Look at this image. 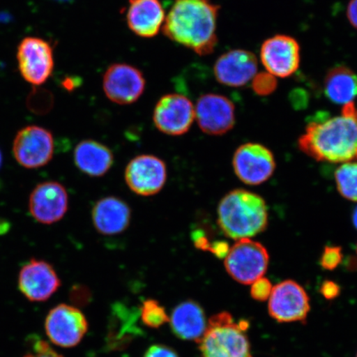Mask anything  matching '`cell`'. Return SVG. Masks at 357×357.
Instances as JSON below:
<instances>
[{"label": "cell", "instance_id": "6da1fadb", "mask_svg": "<svg viewBox=\"0 0 357 357\" xmlns=\"http://www.w3.org/2000/svg\"><path fill=\"white\" fill-rule=\"evenodd\" d=\"M298 149L318 162H357V108L354 102L343 105L335 117L317 115L298 138Z\"/></svg>", "mask_w": 357, "mask_h": 357}, {"label": "cell", "instance_id": "7a4b0ae2", "mask_svg": "<svg viewBox=\"0 0 357 357\" xmlns=\"http://www.w3.org/2000/svg\"><path fill=\"white\" fill-rule=\"evenodd\" d=\"M220 6L211 0H176L162 26L167 38L208 56L218 44L217 20Z\"/></svg>", "mask_w": 357, "mask_h": 357}, {"label": "cell", "instance_id": "3957f363", "mask_svg": "<svg viewBox=\"0 0 357 357\" xmlns=\"http://www.w3.org/2000/svg\"><path fill=\"white\" fill-rule=\"evenodd\" d=\"M218 223L223 234L236 241L260 234L268 226L265 200L248 190L231 191L218 204Z\"/></svg>", "mask_w": 357, "mask_h": 357}, {"label": "cell", "instance_id": "277c9868", "mask_svg": "<svg viewBox=\"0 0 357 357\" xmlns=\"http://www.w3.org/2000/svg\"><path fill=\"white\" fill-rule=\"evenodd\" d=\"M248 328V321L236 322L227 312L211 317L199 341L201 357H253Z\"/></svg>", "mask_w": 357, "mask_h": 357}, {"label": "cell", "instance_id": "5b68a950", "mask_svg": "<svg viewBox=\"0 0 357 357\" xmlns=\"http://www.w3.org/2000/svg\"><path fill=\"white\" fill-rule=\"evenodd\" d=\"M269 254L262 244L250 238L236 241L225 257V268L231 278L243 284H252L263 278Z\"/></svg>", "mask_w": 357, "mask_h": 357}, {"label": "cell", "instance_id": "8992f818", "mask_svg": "<svg viewBox=\"0 0 357 357\" xmlns=\"http://www.w3.org/2000/svg\"><path fill=\"white\" fill-rule=\"evenodd\" d=\"M268 311L280 324H305L310 312V297L300 284L291 280L276 284L269 298Z\"/></svg>", "mask_w": 357, "mask_h": 357}, {"label": "cell", "instance_id": "52a82bcc", "mask_svg": "<svg viewBox=\"0 0 357 357\" xmlns=\"http://www.w3.org/2000/svg\"><path fill=\"white\" fill-rule=\"evenodd\" d=\"M13 154L17 162L26 169L46 166L54 154V138L47 129L25 127L17 133L13 141Z\"/></svg>", "mask_w": 357, "mask_h": 357}, {"label": "cell", "instance_id": "ba28073f", "mask_svg": "<svg viewBox=\"0 0 357 357\" xmlns=\"http://www.w3.org/2000/svg\"><path fill=\"white\" fill-rule=\"evenodd\" d=\"M17 60L22 77L33 86L46 82L54 70L53 48L42 38L22 40L17 47Z\"/></svg>", "mask_w": 357, "mask_h": 357}, {"label": "cell", "instance_id": "9c48e42d", "mask_svg": "<svg viewBox=\"0 0 357 357\" xmlns=\"http://www.w3.org/2000/svg\"><path fill=\"white\" fill-rule=\"evenodd\" d=\"M233 166L236 176L245 184L258 185L273 175L276 164L273 153L267 147L249 142L236 150Z\"/></svg>", "mask_w": 357, "mask_h": 357}, {"label": "cell", "instance_id": "30bf717a", "mask_svg": "<svg viewBox=\"0 0 357 357\" xmlns=\"http://www.w3.org/2000/svg\"><path fill=\"white\" fill-rule=\"evenodd\" d=\"M195 119L193 102L180 93H169L160 98L153 111L155 128L171 136H181L188 132Z\"/></svg>", "mask_w": 357, "mask_h": 357}, {"label": "cell", "instance_id": "8fae6325", "mask_svg": "<svg viewBox=\"0 0 357 357\" xmlns=\"http://www.w3.org/2000/svg\"><path fill=\"white\" fill-rule=\"evenodd\" d=\"M146 79L140 70L131 65H111L102 78L105 96L115 104L125 105L136 102L144 93Z\"/></svg>", "mask_w": 357, "mask_h": 357}, {"label": "cell", "instance_id": "7c38bea8", "mask_svg": "<svg viewBox=\"0 0 357 357\" xmlns=\"http://www.w3.org/2000/svg\"><path fill=\"white\" fill-rule=\"evenodd\" d=\"M263 66L275 77H291L300 68L301 46L288 35H275L263 43L260 52Z\"/></svg>", "mask_w": 357, "mask_h": 357}, {"label": "cell", "instance_id": "4fadbf2b", "mask_svg": "<svg viewBox=\"0 0 357 357\" xmlns=\"http://www.w3.org/2000/svg\"><path fill=\"white\" fill-rule=\"evenodd\" d=\"M195 111L199 127L208 135L221 136L234 127L235 106L225 96L213 93L201 96Z\"/></svg>", "mask_w": 357, "mask_h": 357}, {"label": "cell", "instance_id": "5bb4252c", "mask_svg": "<svg viewBox=\"0 0 357 357\" xmlns=\"http://www.w3.org/2000/svg\"><path fill=\"white\" fill-rule=\"evenodd\" d=\"M46 332L52 343L62 347L79 344L88 330L86 317L77 307L57 305L49 312Z\"/></svg>", "mask_w": 357, "mask_h": 357}, {"label": "cell", "instance_id": "9a60e30c", "mask_svg": "<svg viewBox=\"0 0 357 357\" xmlns=\"http://www.w3.org/2000/svg\"><path fill=\"white\" fill-rule=\"evenodd\" d=\"M167 178L166 164L155 155H137L125 169V181L129 188L142 196L159 193L166 184Z\"/></svg>", "mask_w": 357, "mask_h": 357}, {"label": "cell", "instance_id": "2e32d148", "mask_svg": "<svg viewBox=\"0 0 357 357\" xmlns=\"http://www.w3.org/2000/svg\"><path fill=\"white\" fill-rule=\"evenodd\" d=\"M68 206V194L65 187L56 181L41 183L30 195L31 215L43 225H50L62 220Z\"/></svg>", "mask_w": 357, "mask_h": 357}, {"label": "cell", "instance_id": "e0dca14e", "mask_svg": "<svg viewBox=\"0 0 357 357\" xmlns=\"http://www.w3.org/2000/svg\"><path fill=\"white\" fill-rule=\"evenodd\" d=\"M19 288L30 301H46L61 287V280L54 268L48 262L32 259L22 267Z\"/></svg>", "mask_w": 357, "mask_h": 357}, {"label": "cell", "instance_id": "ac0fdd59", "mask_svg": "<svg viewBox=\"0 0 357 357\" xmlns=\"http://www.w3.org/2000/svg\"><path fill=\"white\" fill-rule=\"evenodd\" d=\"M257 56L252 52L235 49L218 58L214 77L223 86L239 88L248 84L257 73Z\"/></svg>", "mask_w": 357, "mask_h": 357}, {"label": "cell", "instance_id": "d6986e66", "mask_svg": "<svg viewBox=\"0 0 357 357\" xmlns=\"http://www.w3.org/2000/svg\"><path fill=\"white\" fill-rule=\"evenodd\" d=\"M126 20L133 33L151 38L162 29L166 13L159 0H129Z\"/></svg>", "mask_w": 357, "mask_h": 357}, {"label": "cell", "instance_id": "ffe728a7", "mask_svg": "<svg viewBox=\"0 0 357 357\" xmlns=\"http://www.w3.org/2000/svg\"><path fill=\"white\" fill-rule=\"evenodd\" d=\"M93 226L100 234L117 235L126 230L131 222V209L121 199L106 197L93 208Z\"/></svg>", "mask_w": 357, "mask_h": 357}, {"label": "cell", "instance_id": "44dd1931", "mask_svg": "<svg viewBox=\"0 0 357 357\" xmlns=\"http://www.w3.org/2000/svg\"><path fill=\"white\" fill-rule=\"evenodd\" d=\"M169 321L173 333L178 337L198 342L203 337L208 325L204 310L193 301L177 305Z\"/></svg>", "mask_w": 357, "mask_h": 357}, {"label": "cell", "instance_id": "7402d4cb", "mask_svg": "<svg viewBox=\"0 0 357 357\" xmlns=\"http://www.w3.org/2000/svg\"><path fill=\"white\" fill-rule=\"evenodd\" d=\"M74 162L80 172L91 177L105 176L113 166L114 155L108 146L93 140H84L75 147Z\"/></svg>", "mask_w": 357, "mask_h": 357}, {"label": "cell", "instance_id": "603a6c76", "mask_svg": "<svg viewBox=\"0 0 357 357\" xmlns=\"http://www.w3.org/2000/svg\"><path fill=\"white\" fill-rule=\"evenodd\" d=\"M324 89L326 97L334 104H349L357 97V75L344 65L334 66L326 74Z\"/></svg>", "mask_w": 357, "mask_h": 357}, {"label": "cell", "instance_id": "cb8c5ba5", "mask_svg": "<svg viewBox=\"0 0 357 357\" xmlns=\"http://www.w3.org/2000/svg\"><path fill=\"white\" fill-rule=\"evenodd\" d=\"M335 180L342 197L357 202V162L343 163L335 172Z\"/></svg>", "mask_w": 357, "mask_h": 357}, {"label": "cell", "instance_id": "d4e9b609", "mask_svg": "<svg viewBox=\"0 0 357 357\" xmlns=\"http://www.w3.org/2000/svg\"><path fill=\"white\" fill-rule=\"evenodd\" d=\"M140 315L142 322L150 328H160L169 320L164 307L154 300H147L142 303Z\"/></svg>", "mask_w": 357, "mask_h": 357}, {"label": "cell", "instance_id": "484cf974", "mask_svg": "<svg viewBox=\"0 0 357 357\" xmlns=\"http://www.w3.org/2000/svg\"><path fill=\"white\" fill-rule=\"evenodd\" d=\"M278 86V82L269 73H257L252 79V88L259 96H268L273 93Z\"/></svg>", "mask_w": 357, "mask_h": 357}, {"label": "cell", "instance_id": "4316f807", "mask_svg": "<svg viewBox=\"0 0 357 357\" xmlns=\"http://www.w3.org/2000/svg\"><path fill=\"white\" fill-rule=\"evenodd\" d=\"M342 257L340 247H326L322 256H321L320 264L324 269L333 271L340 264Z\"/></svg>", "mask_w": 357, "mask_h": 357}, {"label": "cell", "instance_id": "83f0119b", "mask_svg": "<svg viewBox=\"0 0 357 357\" xmlns=\"http://www.w3.org/2000/svg\"><path fill=\"white\" fill-rule=\"evenodd\" d=\"M272 289H273V287H272L271 281L261 278L252 283L251 296L255 301L264 302L269 300Z\"/></svg>", "mask_w": 357, "mask_h": 357}, {"label": "cell", "instance_id": "f1b7e54d", "mask_svg": "<svg viewBox=\"0 0 357 357\" xmlns=\"http://www.w3.org/2000/svg\"><path fill=\"white\" fill-rule=\"evenodd\" d=\"M24 357H62L59 354L52 349L46 342L39 340L34 342L33 352Z\"/></svg>", "mask_w": 357, "mask_h": 357}, {"label": "cell", "instance_id": "f546056e", "mask_svg": "<svg viewBox=\"0 0 357 357\" xmlns=\"http://www.w3.org/2000/svg\"><path fill=\"white\" fill-rule=\"evenodd\" d=\"M320 293L328 301H333L341 294V288L332 280H326L321 285Z\"/></svg>", "mask_w": 357, "mask_h": 357}, {"label": "cell", "instance_id": "4dcf8cb0", "mask_svg": "<svg viewBox=\"0 0 357 357\" xmlns=\"http://www.w3.org/2000/svg\"><path fill=\"white\" fill-rule=\"evenodd\" d=\"M144 357H178L171 348L163 345L151 346Z\"/></svg>", "mask_w": 357, "mask_h": 357}, {"label": "cell", "instance_id": "1f68e13d", "mask_svg": "<svg viewBox=\"0 0 357 357\" xmlns=\"http://www.w3.org/2000/svg\"><path fill=\"white\" fill-rule=\"evenodd\" d=\"M193 238L195 247L202 250V251H208L211 250L212 243L209 242L208 238H206L204 233L200 231H196L192 235Z\"/></svg>", "mask_w": 357, "mask_h": 357}, {"label": "cell", "instance_id": "d6a6232c", "mask_svg": "<svg viewBox=\"0 0 357 357\" xmlns=\"http://www.w3.org/2000/svg\"><path fill=\"white\" fill-rule=\"evenodd\" d=\"M229 245L226 242H223V241H220V242H214L211 245V250L209 252H211L218 258H225L227 255V253L229 252Z\"/></svg>", "mask_w": 357, "mask_h": 357}, {"label": "cell", "instance_id": "836d02e7", "mask_svg": "<svg viewBox=\"0 0 357 357\" xmlns=\"http://www.w3.org/2000/svg\"><path fill=\"white\" fill-rule=\"evenodd\" d=\"M347 16L351 26L357 30V0H351L348 3Z\"/></svg>", "mask_w": 357, "mask_h": 357}, {"label": "cell", "instance_id": "e575fe53", "mask_svg": "<svg viewBox=\"0 0 357 357\" xmlns=\"http://www.w3.org/2000/svg\"><path fill=\"white\" fill-rule=\"evenodd\" d=\"M352 222H354V225L357 229V207L355 209L354 215H352Z\"/></svg>", "mask_w": 357, "mask_h": 357}, {"label": "cell", "instance_id": "d590c367", "mask_svg": "<svg viewBox=\"0 0 357 357\" xmlns=\"http://www.w3.org/2000/svg\"><path fill=\"white\" fill-rule=\"evenodd\" d=\"M2 162H3V156H2L1 151H0V168H1Z\"/></svg>", "mask_w": 357, "mask_h": 357}, {"label": "cell", "instance_id": "8d00e7d4", "mask_svg": "<svg viewBox=\"0 0 357 357\" xmlns=\"http://www.w3.org/2000/svg\"><path fill=\"white\" fill-rule=\"evenodd\" d=\"M56 1H59V2H67V1H70V0H56Z\"/></svg>", "mask_w": 357, "mask_h": 357}, {"label": "cell", "instance_id": "74e56055", "mask_svg": "<svg viewBox=\"0 0 357 357\" xmlns=\"http://www.w3.org/2000/svg\"><path fill=\"white\" fill-rule=\"evenodd\" d=\"M356 253H357V245H356Z\"/></svg>", "mask_w": 357, "mask_h": 357}, {"label": "cell", "instance_id": "f35d334b", "mask_svg": "<svg viewBox=\"0 0 357 357\" xmlns=\"http://www.w3.org/2000/svg\"><path fill=\"white\" fill-rule=\"evenodd\" d=\"M356 357H357V355H356Z\"/></svg>", "mask_w": 357, "mask_h": 357}]
</instances>
